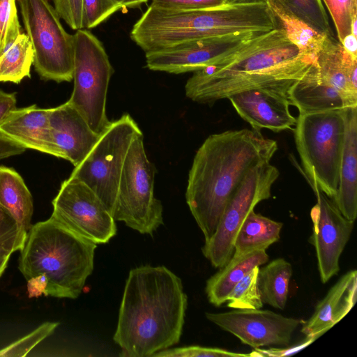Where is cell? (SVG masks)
I'll return each instance as SVG.
<instances>
[{"instance_id": "obj_43", "label": "cell", "mask_w": 357, "mask_h": 357, "mask_svg": "<svg viewBox=\"0 0 357 357\" xmlns=\"http://www.w3.org/2000/svg\"><path fill=\"white\" fill-rule=\"evenodd\" d=\"M343 48L350 54L357 56V37L352 34L347 36L341 43Z\"/></svg>"}, {"instance_id": "obj_34", "label": "cell", "mask_w": 357, "mask_h": 357, "mask_svg": "<svg viewBox=\"0 0 357 357\" xmlns=\"http://www.w3.org/2000/svg\"><path fill=\"white\" fill-rule=\"evenodd\" d=\"M119 9L114 0H83V29L95 28Z\"/></svg>"}, {"instance_id": "obj_40", "label": "cell", "mask_w": 357, "mask_h": 357, "mask_svg": "<svg viewBox=\"0 0 357 357\" xmlns=\"http://www.w3.org/2000/svg\"><path fill=\"white\" fill-rule=\"evenodd\" d=\"M16 93H8L0 89V124L15 109Z\"/></svg>"}, {"instance_id": "obj_27", "label": "cell", "mask_w": 357, "mask_h": 357, "mask_svg": "<svg viewBox=\"0 0 357 357\" xmlns=\"http://www.w3.org/2000/svg\"><path fill=\"white\" fill-rule=\"evenodd\" d=\"M291 275V265L283 258L275 259L259 268L257 283L264 304L284 309Z\"/></svg>"}, {"instance_id": "obj_7", "label": "cell", "mask_w": 357, "mask_h": 357, "mask_svg": "<svg viewBox=\"0 0 357 357\" xmlns=\"http://www.w3.org/2000/svg\"><path fill=\"white\" fill-rule=\"evenodd\" d=\"M26 35L33 50V65L40 78L70 82L74 69V35L63 27L48 0H18Z\"/></svg>"}, {"instance_id": "obj_44", "label": "cell", "mask_w": 357, "mask_h": 357, "mask_svg": "<svg viewBox=\"0 0 357 357\" xmlns=\"http://www.w3.org/2000/svg\"><path fill=\"white\" fill-rule=\"evenodd\" d=\"M121 8H133L140 6L149 0H114Z\"/></svg>"}, {"instance_id": "obj_8", "label": "cell", "mask_w": 357, "mask_h": 357, "mask_svg": "<svg viewBox=\"0 0 357 357\" xmlns=\"http://www.w3.org/2000/svg\"><path fill=\"white\" fill-rule=\"evenodd\" d=\"M155 174V166L146 155L141 135L127 153L112 216L115 221L151 236L163 224L162 206L154 195Z\"/></svg>"}, {"instance_id": "obj_28", "label": "cell", "mask_w": 357, "mask_h": 357, "mask_svg": "<svg viewBox=\"0 0 357 357\" xmlns=\"http://www.w3.org/2000/svg\"><path fill=\"white\" fill-rule=\"evenodd\" d=\"M33 61L31 43L25 33H22L0 54V82L19 84L24 78L30 77Z\"/></svg>"}, {"instance_id": "obj_46", "label": "cell", "mask_w": 357, "mask_h": 357, "mask_svg": "<svg viewBox=\"0 0 357 357\" xmlns=\"http://www.w3.org/2000/svg\"><path fill=\"white\" fill-rule=\"evenodd\" d=\"M261 0H225V4H237L257 2Z\"/></svg>"}, {"instance_id": "obj_13", "label": "cell", "mask_w": 357, "mask_h": 357, "mask_svg": "<svg viewBox=\"0 0 357 357\" xmlns=\"http://www.w3.org/2000/svg\"><path fill=\"white\" fill-rule=\"evenodd\" d=\"M260 34H227L146 52V67L151 70L173 74L194 73L231 55Z\"/></svg>"}, {"instance_id": "obj_33", "label": "cell", "mask_w": 357, "mask_h": 357, "mask_svg": "<svg viewBox=\"0 0 357 357\" xmlns=\"http://www.w3.org/2000/svg\"><path fill=\"white\" fill-rule=\"evenodd\" d=\"M16 0H0V54L20 34Z\"/></svg>"}, {"instance_id": "obj_22", "label": "cell", "mask_w": 357, "mask_h": 357, "mask_svg": "<svg viewBox=\"0 0 357 357\" xmlns=\"http://www.w3.org/2000/svg\"><path fill=\"white\" fill-rule=\"evenodd\" d=\"M333 200L346 218L355 221L357 215V107L347 108V128L339 183Z\"/></svg>"}, {"instance_id": "obj_14", "label": "cell", "mask_w": 357, "mask_h": 357, "mask_svg": "<svg viewBox=\"0 0 357 357\" xmlns=\"http://www.w3.org/2000/svg\"><path fill=\"white\" fill-rule=\"evenodd\" d=\"M206 317L253 349L289 346L294 332L303 321L261 309L206 312Z\"/></svg>"}, {"instance_id": "obj_36", "label": "cell", "mask_w": 357, "mask_h": 357, "mask_svg": "<svg viewBox=\"0 0 357 357\" xmlns=\"http://www.w3.org/2000/svg\"><path fill=\"white\" fill-rule=\"evenodd\" d=\"M83 0H53L54 8L60 18L73 30L83 29Z\"/></svg>"}, {"instance_id": "obj_12", "label": "cell", "mask_w": 357, "mask_h": 357, "mask_svg": "<svg viewBox=\"0 0 357 357\" xmlns=\"http://www.w3.org/2000/svg\"><path fill=\"white\" fill-rule=\"evenodd\" d=\"M51 216L79 236L96 244L116 234L115 220L100 198L88 185L70 176L52 200Z\"/></svg>"}, {"instance_id": "obj_38", "label": "cell", "mask_w": 357, "mask_h": 357, "mask_svg": "<svg viewBox=\"0 0 357 357\" xmlns=\"http://www.w3.org/2000/svg\"><path fill=\"white\" fill-rule=\"evenodd\" d=\"M316 339L313 337H307L302 342L293 345L285 347H272L268 349H261L260 348L254 349L250 354V357H266V356H284L295 354L303 349L307 345L310 344Z\"/></svg>"}, {"instance_id": "obj_30", "label": "cell", "mask_w": 357, "mask_h": 357, "mask_svg": "<svg viewBox=\"0 0 357 357\" xmlns=\"http://www.w3.org/2000/svg\"><path fill=\"white\" fill-rule=\"evenodd\" d=\"M325 4L341 43L348 35L357 37V0H321Z\"/></svg>"}, {"instance_id": "obj_32", "label": "cell", "mask_w": 357, "mask_h": 357, "mask_svg": "<svg viewBox=\"0 0 357 357\" xmlns=\"http://www.w3.org/2000/svg\"><path fill=\"white\" fill-rule=\"evenodd\" d=\"M59 325V322L46 321L35 330L0 349V357L25 356L36 345L50 336Z\"/></svg>"}, {"instance_id": "obj_19", "label": "cell", "mask_w": 357, "mask_h": 357, "mask_svg": "<svg viewBox=\"0 0 357 357\" xmlns=\"http://www.w3.org/2000/svg\"><path fill=\"white\" fill-rule=\"evenodd\" d=\"M357 299V271L342 275L315 306L313 314L303 321L301 332L307 337L317 339L353 308Z\"/></svg>"}, {"instance_id": "obj_9", "label": "cell", "mask_w": 357, "mask_h": 357, "mask_svg": "<svg viewBox=\"0 0 357 357\" xmlns=\"http://www.w3.org/2000/svg\"><path fill=\"white\" fill-rule=\"evenodd\" d=\"M73 35L74 86L68 101L100 135L110 123L106 102L114 70L102 42L91 31L82 29Z\"/></svg>"}, {"instance_id": "obj_4", "label": "cell", "mask_w": 357, "mask_h": 357, "mask_svg": "<svg viewBox=\"0 0 357 357\" xmlns=\"http://www.w3.org/2000/svg\"><path fill=\"white\" fill-rule=\"evenodd\" d=\"M96 247L52 216L32 225L18 260L29 296L77 298L93 270Z\"/></svg>"}, {"instance_id": "obj_29", "label": "cell", "mask_w": 357, "mask_h": 357, "mask_svg": "<svg viewBox=\"0 0 357 357\" xmlns=\"http://www.w3.org/2000/svg\"><path fill=\"white\" fill-rule=\"evenodd\" d=\"M259 268H253L234 287L226 299L229 307L261 309L264 306L257 283Z\"/></svg>"}, {"instance_id": "obj_1", "label": "cell", "mask_w": 357, "mask_h": 357, "mask_svg": "<svg viewBox=\"0 0 357 357\" xmlns=\"http://www.w3.org/2000/svg\"><path fill=\"white\" fill-rule=\"evenodd\" d=\"M188 297L181 279L167 267L130 270L114 335L121 356H153L176 344L185 322Z\"/></svg>"}, {"instance_id": "obj_37", "label": "cell", "mask_w": 357, "mask_h": 357, "mask_svg": "<svg viewBox=\"0 0 357 357\" xmlns=\"http://www.w3.org/2000/svg\"><path fill=\"white\" fill-rule=\"evenodd\" d=\"M151 6L169 10H196L220 7L225 0H151Z\"/></svg>"}, {"instance_id": "obj_26", "label": "cell", "mask_w": 357, "mask_h": 357, "mask_svg": "<svg viewBox=\"0 0 357 357\" xmlns=\"http://www.w3.org/2000/svg\"><path fill=\"white\" fill-rule=\"evenodd\" d=\"M282 227V222L252 211L236 234L232 255L238 256L250 252L266 250L280 240Z\"/></svg>"}, {"instance_id": "obj_35", "label": "cell", "mask_w": 357, "mask_h": 357, "mask_svg": "<svg viewBox=\"0 0 357 357\" xmlns=\"http://www.w3.org/2000/svg\"><path fill=\"white\" fill-rule=\"evenodd\" d=\"M153 356L161 357H250V354L237 353L220 348L188 346L166 349Z\"/></svg>"}, {"instance_id": "obj_25", "label": "cell", "mask_w": 357, "mask_h": 357, "mask_svg": "<svg viewBox=\"0 0 357 357\" xmlns=\"http://www.w3.org/2000/svg\"><path fill=\"white\" fill-rule=\"evenodd\" d=\"M271 11L276 29L282 30L302 55L315 58L326 36L297 16L284 0H262Z\"/></svg>"}, {"instance_id": "obj_2", "label": "cell", "mask_w": 357, "mask_h": 357, "mask_svg": "<svg viewBox=\"0 0 357 357\" xmlns=\"http://www.w3.org/2000/svg\"><path fill=\"white\" fill-rule=\"evenodd\" d=\"M278 149L276 141L253 129L226 130L204 140L189 172L185 199L205 241L248 172L270 162Z\"/></svg>"}, {"instance_id": "obj_15", "label": "cell", "mask_w": 357, "mask_h": 357, "mask_svg": "<svg viewBox=\"0 0 357 357\" xmlns=\"http://www.w3.org/2000/svg\"><path fill=\"white\" fill-rule=\"evenodd\" d=\"M317 203L310 218L312 232L309 242L314 247L321 280L327 282L340 271V258L349 241L354 221L346 218L332 199L312 188Z\"/></svg>"}, {"instance_id": "obj_5", "label": "cell", "mask_w": 357, "mask_h": 357, "mask_svg": "<svg viewBox=\"0 0 357 357\" xmlns=\"http://www.w3.org/2000/svg\"><path fill=\"white\" fill-rule=\"evenodd\" d=\"M276 29L266 4L257 2L178 10L150 5L133 25L131 39L145 53L227 34L264 33Z\"/></svg>"}, {"instance_id": "obj_18", "label": "cell", "mask_w": 357, "mask_h": 357, "mask_svg": "<svg viewBox=\"0 0 357 357\" xmlns=\"http://www.w3.org/2000/svg\"><path fill=\"white\" fill-rule=\"evenodd\" d=\"M50 108L36 105L15 109L0 124V132L25 149L36 150L60 158L50 126Z\"/></svg>"}, {"instance_id": "obj_41", "label": "cell", "mask_w": 357, "mask_h": 357, "mask_svg": "<svg viewBox=\"0 0 357 357\" xmlns=\"http://www.w3.org/2000/svg\"><path fill=\"white\" fill-rule=\"evenodd\" d=\"M25 149L13 142L0 132V160L20 155Z\"/></svg>"}, {"instance_id": "obj_45", "label": "cell", "mask_w": 357, "mask_h": 357, "mask_svg": "<svg viewBox=\"0 0 357 357\" xmlns=\"http://www.w3.org/2000/svg\"><path fill=\"white\" fill-rule=\"evenodd\" d=\"M10 221L15 220L9 213L0 205V224Z\"/></svg>"}, {"instance_id": "obj_24", "label": "cell", "mask_w": 357, "mask_h": 357, "mask_svg": "<svg viewBox=\"0 0 357 357\" xmlns=\"http://www.w3.org/2000/svg\"><path fill=\"white\" fill-rule=\"evenodd\" d=\"M0 205L14 219L18 229L28 234L32 226L33 197L20 174L6 166H0Z\"/></svg>"}, {"instance_id": "obj_11", "label": "cell", "mask_w": 357, "mask_h": 357, "mask_svg": "<svg viewBox=\"0 0 357 357\" xmlns=\"http://www.w3.org/2000/svg\"><path fill=\"white\" fill-rule=\"evenodd\" d=\"M279 175V170L270 162L259 164L248 172L227 204L213 234L202 248L213 267L220 268L230 259L243 222L260 202L270 198Z\"/></svg>"}, {"instance_id": "obj_20", "label": "cell", "mask_w": 357, "mask_h": 357, "mask_svg": "<svg viewBox=\"0 0 357 357\" xmlns=\"http://www.w3.org/2000/svg\"><path fill=\"white\" fill-rule=\"evenodd\" d=\"M314 62L319 78L357 107V56L345 51L333 36H326Z\"/></svg>"}, {"instance_id": "obj_10", "label": "cell", "mask_w": 357, "mask_h": 357, "mask_svg": "<svg viewBox=\"0 0 357 357\" xmlns=\"http://www.w3.org/2000/svg\"><path fill=\"white\" fill-rule=\"evenodd\" d=\"M141 135L142 130L128 114L110 121L91 151L70 176L94 191L112 215L127 153L132 142Z\"/></svg>"}, {"instance_id": "obj_16", "label": "cell", "mask_w": 357, "mask_h": 357, "mask_svg": "<svg viewBox=\"0 0 357 357\" xmlns=\"http://www.w3.org/2000/svg\"><path fill=\"white\" fill-rule=\"evenodd\" d=\"M293 84L251 89L234 93L227 99L253 130L266 128L275 132L292 130L296 118L289 110L288 91Z\"/></svg>"}, {"instance_id": "obj_3", "label": "cell", "mask_w": 357, "mask_h": 357, "mask_svg": "<svg viewBox=\"0 0 357 357\" xmlns=\"http://www.w3.org/2000/svg\"><path fill=\"white\" fill-rule=\"evenodd\" d=\"M314 60L301 54L282 30L274 29L222 61L194 72L185 84V95L195 102L211 104L251 89L293 84Z\"/></svg>"}, {"instance_id": "obj_42", "label": "cell", "mask_w": 357, "mask_h": 357, "mask_svg": "<svg viewBox=\"0 0 357 357\" xmlns=\"http://www.w3.org/2000/svg\"><path fill=\"white\" fill-rule=\"evenodd\" d=\"M20 234L25 233H23L18 229L15 221L0 224V244L13 238Z\"/></svg>"}, {"instance_id": "obj_31", "label": "cell", "mask_w": 357, "mask_h": 357, "mask_svg": "<svg viewBox=\"0 0 357 357\" xmlns=\"http://www.w3.org/2000/svg\"><path fill=\"white\" fill-rule=\"evenodd\" d=\"M290 9L318 32L333 36L327 13L321 0H284Z\"/></svg>"}, {"instance_id": "obj_17", "label": "cell", "mask_w": 357, "mask_h": 357, "mask_svg": "<svg viewBox=\"0 0 357 357\" xmlns=\"http://www.w3.org/2000/svg\"><path fill=\"white\" fill-rule=\"evenodd\" d=\"M49 119L52 139L60 158L77 167L91 151L100 135L91 129L68 100L50 108Z\"/></svg>"}, {"instance_id": "obj_23", "label": "cell", "mask_w": 357, "mask_h": 357, "mask_svg": "<svg viewBox=\"0 0 357 357\" xmlns=\"http://www.w3.org/2000/svg\"><path fill=\"white\" fill-rule=\"evenodd\" d=\"M268 260L266 250L232 255L228 262L206 281V294L209 302L215 306L226 303L234 287L253 268L259 267Z\"/></svg>"}, {"instance_id": "obj_21", "label": "cell", "mask_w": 357, "mask_h": 357, "mask_svg": "<svg viewBox=\"0 0 357 357\" xmlns=\"http://www.w3.org/2000/svg\"><path fill=\"white\" fill-rule=\"evenodd\" d=\"M288 96L299 114L354 107L337 90L319 78L314 61L292 84Z\"/></svg>"}, {"instance_id": "obj_39", "label": "cell", "mask_w": 357, "mask_h": 357, "mask_svg": "<svg viewBox=\"0 0 357 357\" xmlns=\"http://www.w3.org/2000/svg\"><path fill=\"white\" fill-rule=\"evenodd\" d=\"M27 234H20L13 238L0 244V277L4 272L11 255L20 251L24 245Z\"/></svg>"}, {"instance_id": "obj_6", "label": "cell", "mask_w": 357, "mask_h": 357, "mask_svg": "<svg viewBox=\"0 0 357 357\" xmlns=\"http://www.w3.org/2000/svg\"><path fill=\"white\" fill-rule=\"evenodd\" d=\"M294 139L312 188L331 199L337 191L347 128V108L299 114Z\"/></svg>"}]
</instances>
